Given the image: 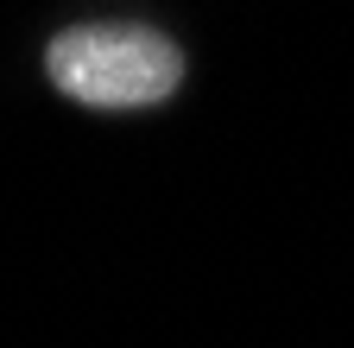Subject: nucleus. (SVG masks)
I'll use <instances>...</instances> for the list:
<instances>
[{
  "mask_svg": "<svg viewBox=\"0 0 354 348\" xmlns=\"http://www.w3.org/2000/svg\"><path fill=\"white\" fill-rule=\"evenodd\" d=\"M44 70L82 108H158L184 82V51L152 26H70L51 38Z\"/></svg>",
  "mask_w": 354,
  "mask_h": 348,
  "instance_id": "f257e3e1",
  "label": "nucleus"
}]
</instances>
